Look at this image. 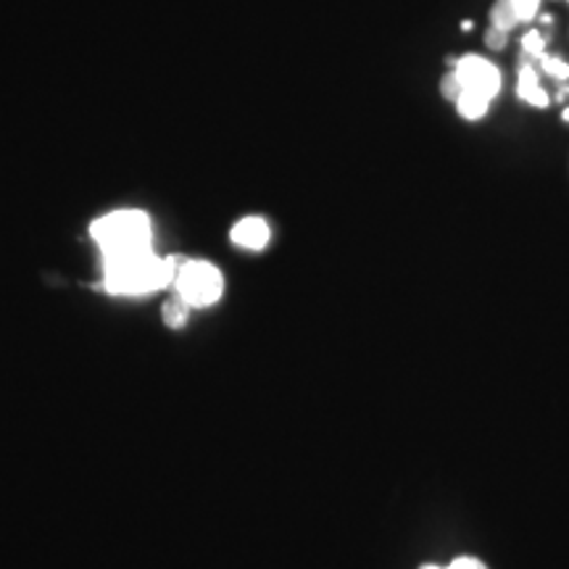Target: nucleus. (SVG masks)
Returning a JSON list of instances; mask_svg holds the SVG:
<instances>
[{"instance_id":"f257e3e1","label":"nucleus","mask_w":569,"mask_h":569,"mask_svg":"<svg viewBox=\"0 0 569 569\" xmlns=\"http://www.w3.org/2000/svg\"><path fill=\"white\" fill-rule=\"evenodd\" d=\"M177 261L148 251H134L103 259V288L111 296H148L167 288L177 277Z\"/></svg>"},{"instance_id":"f03ea898","label":"nucleus","mask_w":569,"mask_h":569,"mask_svg":"<svg viewBox=\"0 0 569 569\" xmlns=\"http://www.w3.org/2000/svg\"><path fill=\"white\" fill-rule=\"evenodd\" d=\"M92 240L106 256H122L134 251H148L153 243L151 217L140 209L111 211L106 217L96 219L90 227Z\"/></svg>"},{"instance_id":"7ed1b4c3","label":"nucleus","mask_w":569,"mask_h":569,"mask_svg":"<svg viewBox=\"0 0 569 569\" xmlns=\"http://www.w3.org/2000/svg\"><path fill=\"white\" fill-rule=\"evenodd\" d=\"M177 296L182 298L184 303H190L193 309H206V306H213L224 293V277L219 272V267H213L211 261H184V264L177 269L174 277Z\"/></svg>"},{"instance_id":"20e7f679","label":"nucleus","mask_w":569,"mask_h":569,"mask_svg":"<svg viewBox=\"0 0 569 569\" xmlns=\"http://www.w3.org/2000/svg\"><path fill=\"white\" fill-rule=\"evenodd\" d=\"M453 71H457L461 90L478 92V96L488 98V101H493L498 90H501V71H498V67H493L490 61L482 59V56H461Z\"/></svg>"},{"instance_id":"39448f33","label":"nucleus","mask_w":569,"mask_h":569,"mask_svg":"<svg viewBox=\"0 0 569 569\" xmlns=\"http://www.w3.org/2000/svg\"><path fill=\"white\" fill-rule=\"evenodd\" d=\"M230 240L238 248H246V251H261L272 240V227H269L264 217H246L240 222H234L230 230Z\"/></svg>"},{"instance_id":"423d86ee","label":"nucleus","mask_w":569,"mask_h":569,"mask_svg":"<svg viewBox=\"0 0 569 569\" xmlns=\"http://www.w3.org/2000/svg\"><path fill=\"white\" fill-rule=\"evenodd\" d=\"M517 92H519V98H522L525 103L538 106V109H543V106L549 103V98H546L543 88H540V84H538V74H536V69H532V67L519 69Z\"/></svg>"},{"instance_id":"0eeeda50","label":"nucleus","mask_w":569,"mask_h":569,"mask_svg":"<svg viewBox=\"0 0 569 569\" xmlns=\"http://www.w3.org/2000/svg\"><path fill=\"white\" fill-rule=\"evenodd\" d=\"M488 106H490L488 98L478 96V92L461 90V96L457 98V111H459L465 119H469V122H478V119L486 117Z\"/></svg>"},{"instance_id":"6e6552de","label":"nucleus","mask_w":569,"mask_h":569,"mask_svg":"<svg viewBox=\"0 0 569 569\" xmlns=\"http://www.w3.org/2000/svg\"><path fill=\"white\" fill-rule=\"evenodd\" d=\"M490 21H493L490 27H496V30H503V32H511L517 24H522L511 0H496L493 9H490Z\"/></svg>"},{"instance_id":"1a4fd4ad","label":"nucleus","mask_w":569,"mask_h":569,"mask_svg":"<svg viewBox=\"0 0 569 569\" xmlns=\"http://www.w3.org/2000/svg\"><path fill=\"white\" fill-rule=\"evenodd\" d=\"M193 306L184 303L180 296L172 298V301H167V306H163V322H167L169 327H182L184 322H188V315Z\"/></svg>"},{"instance_id":"9d476101","label":"nucleus","mask_w":569,"mask_h":569,"mask_svg":"<svg viewBox=\"0 0 569 569\" xmlns=\"http://www.w3.org/2000/svg\"><path fill=\"white\" fill-rule=\"evenodd\" d=\"M540 67H543L546 74L553 77V80H569V67H567V61L551 59V56H543V59H540Z\"/></svg>"},{"instance_id":"9b49d317","label":"nucleus","mask_w":569,"mask_h":569,"mask_svg":"<svg viewBox=\"0 0 569 569\" xmlns=\"http://www.w3.org/2000/svg\"><path fill=\"white\" fill-rule=\"evenodd\" d=\"M522 48H525V53L536 56V59H543V56H546V42H543V38H540V32L525 34Z\"/></svg>"},{"instance_id":"f8f14e48","label":"nucleus","mask_w":569,"mask_h":569,"mask_svg":"<svg viewBox=\"0 0 569 569\" xmlns=\"http://www.w3.org/2000/svg\"><path fill=\"white\" fill-rule=\"evenodd\" d=\"M440 92H443L448 101L457 103V98L461 96V82H459L457 71H448V74L443 77V82H440Z\"/></svg>"},{"instance_id":"ddd939ff","label":"nucleus","mask_w":569,"mask_h":569,"mask_svg":"<svg viewBox=\"0 0 569 569\" xmlns=\"http://www.w3.org/2000/svg\"><path fill=\"white\" fill-rule=\"evenodd\" d=\"M517 9L519 21H532L540 9V0H511Z\"/></svg>"},{"instance_id":"4468645a","label":"nucleus","mask_w":569,"mask_h":569,"mask_svg":"<svg viewBox=\"0 0 569 569\" xmlns=\"http://www.w3.org/2000/svg\"><path fill=\"white\" fill-rule=\"evenodd\" d=\"M507 34L503 30H496V27H490V30L486 32V42L490 51H503L507 48Z\"/></svg>"},{"instance_id":"2eb2a0df","label":"nucleus","mask_w":569,"mask_h":569,"mask_svg":"<svg viewBox=\"0 0 569 569\" xmlns=\"http://www.w3.org/2000/svg\"><path fill=\"white\" fill-rule=\"evenodd\" d=\"M422 569H486V565H480L478 559H457L448 567H422Z\"/></svg>"},{"instance_id":"dca6fc26","label":"nucleus","mask_w":569,"mask_h":569,"mask_svg":"<svg viewBox=\"0 0 569 569\" xmlns=\"http://www.w3.org/2000/svg\"><path fill=\"white\" fill-rule=\"evenodd\" d=\"M565 119H567V122H569V109H567V111H565Z\"/></svg>"}]
</instances>
